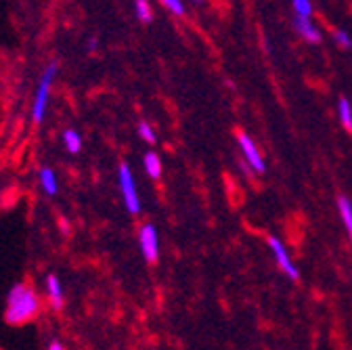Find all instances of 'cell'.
Masks as SVG:
<instances>
[{
  "label": "cell",
  "mask_w": 352,
  "mask_h": 350,
  "mask_svg": "<svg viewBox=\"0 0 352 350\" xmlns=\"http://www.w3.org/2000/svg\"><path fill=\"white\" fill-rule=\"evenodd\" d=\"M139 245H141V252H143L147 262H155L157 260V256H160V237H157V229L151 223L141 227V231H139Z\"/></svg>",
  "instance_id": "obj_4"
},
{
  "label": "cell",
  "mask_w": 352,
  "mask_h": 350,
  "mask_svg": "<svg viewBox=\"0 0 352 350\" xmlns=\"http://www.w3.org/2000/svg\"><path fill=\"white\" fill-rule=\"evenodd\" d=\"M294 30L302 36V40L317 45L321 42V30L313 23V19H304V17H294Z\"/></svg>",
  "instance_id": "obj_8"
},
{
  "label": "cell",
  "mask_w": 352,
  "mask_h": 350,
  "mask_svg": "<svg viewBox=\"0 0 352 350\" xmlns=\"http://www.w3.org/2000/svg\"><path fill=\"white\" fill-rule=\"evenodd\" d=\"M137 133H139V137L145 141V143H149V145H153L155 143V133H153V128H151V124L149 122H145V120H141L139 124H137Z\"/></svg>",
  "instance_id": "obj_16"
},
{
  "label": "cell",
  "mask_w": 352,
  "mask_h": 350,
  "mask_svg": "<svg viewBox=\"0 0 352 350\" xmlns=\"http://www.w3.org/2000/svg\"><path fill=\"white\" fill-rule=\"evenodd\" d=\"M63 145H65V149L69 153H80V149H82V137H80L78 130H74V128L63 130Z\"/></svg>",
  "instance_id": "obj_12"
},
{
  "label": "cell",
  "mask_w": 352,
  "mask_h": 350,
  "mask_svg": "<svg viewBox=\"0 0 352 350\" xmlns=\"http://www.w3.org/2000/svg\"><path fill=\"white\" fill-rule=\"evenodd\" d=\"M267 243H269V248L273 250V256H275V260H277L279 269H281L292 281H298V279H300V271H298V267L294 265V260L289 258L285 245H283L277 237H269Z\"/></svg>",
  "instance_id": "obj_5"
},
{
  "label": "cell",
  "mask_w": 352,
  "mask_h": 350,
  "mask_svg": "<svg viewBox=\"0 0 352 350\" xmlns=\"http://www.w3.org/2000/svg\"><path fill=\"white\" fill-rule=\"evenodd\" d=\"M333 42H336L340 49H344V51H350L352 49V36L346 30H336L333 32Z\"/></svg>",
  "instance_id": "obj_17"
},
{
  "label": "cell",
  "mask_w": 352,
  "mask_h": 350,
  "mask_svg": "<svg viewBox=\"0 0 352 350\" xmlns=\"http://www.w3.org/2000/svg\"><path fill=\"white\" fill-rule=\"evenodd\" d=\"M143 164H145V172L149 174V177H151L153 181L162 179V160H160V155H157L155 151L145 153Z\"/></svg>",
  "instance_id": "obj_10"
},
{
  "label": "cell",
  "mask_w": 352,
  "mask_h": 350,
  "mask_svg": "<svg viewBox=\"0 0 352 350\" xmlns=\"http://www.w3.org/2000/svg\"><path fill=\"white\" fill-rule=\"evenodd\" d=\"M292 7H294L296 17L311 19V15H313V3H311V0H292Z\"/></svg>",
  "instance_id": "obj_15"
},
{
  "label": "cell",
  "mask_w": 352,
  "mask_h": 350,
  "mask_svg": "<svg viewBox=\"0 0 352 350\" xmlns=\"http://www.w3.org/2000/svg\"><path fill=\"white\" fill-rule=\"evenodd\" d=\"M118 185L122 191V199L124 206L130 214H141V197H139V189H137V181H135V174H132L130 166L126 162H122L118 166Z\"/></svg>",
  "instance_id": "obj_3"
},
{
  "label": "cell",
  "mask_w": 352,
  "mask_h": 350,
  "mask_svg": "<svg viewBox=\"0 0 352 350\" xmlns=\"http://www.w3.org/2000/svg\"><path fill=\"white\" fill-rule=\"evenodd\" d=\"M42 311V298L30 283H15L7 294L5 321L9 325H23L34 321Z\"/></svg>",
  "instance_id": "obj_1"
},
{
  "label": "cell",
  "mask_w": 352,
  "mask_h": 350,
  "mask_svg": "<svg viewBox=\"0 0 352 350\" xmlns=\"http://www.w3.org/2000/svg\"><path fill=\"white\" fill-rule=\"evenodd\" d=\"M193 3H204V0H193Z\"/></svg>",
  "instance_id": "obj_21"
},
{
  "label": "cell",
  "mask_w": 352,
  "mask_h": 350,
  "mask_svg": "<svg viewBox=\"0 0 352 350\" xmlns=\"http://www.w3.org/2000/svg\"><path fill=\"white\" fill-rule=\"evenodd\" d=\"M338 210H340V216H342V221L346 225V231L352 239V201L348 197H338Z\"/></svg>",
  "instance_id": "obj_11"
},
{
  "label": "cell",
  "mask_w": 352,
  "mask_h": 350,
  "mask_svg": "<svg viewBox=\"0 0 352 350\" xmlns=\"http://www.w3.org/2000/svg\"><path fill=\"white\" fill-rule=\"evenodd\" d=\"M160 3L176 17H183L185 15V3L183 0H160Z\"/></svg>",
  "instance_id": "obj_18"
},
{
  "label": "cell",
  "mask_w": 352,
  "mask_h": 350,
  "mask_svg": "<svg viewBox=\"0 0 352 350\" xmlns=\"http://www.w3.org/2000/svg\"><path fill=\"white\" fill-rule=\"evenodd\" d=\"M47 350H65V346L59 340H51L49 346H47Z\"/></svg>",
  "instance_id": "obj_19"
},
{
  "label": "cell",
  "mask_w": 352,
  "mask_h": 350,
  "mask_svg": "<svg viewBox=\"0 0 352 350\" xmlns=\"http://www.w3.org/2000/svg\"><path fill=\"white\" fill-rule=\"evenodd\" d=\"M44 287H47V300L51 304L53 311H61L65 304V294H63V283L55 273L47 275V281H44Z\"/></svg>",
  "instance_id": "obj_7"
},
{
  "label": "cell",
  "mask_w": 352,
  "mask_h": 350,
  "mask_svg": "<svg viewBox=\"0 0 352 350\" xmlns=\"http://www.w3.org/2000/svg\"><path fill=\"white\" fill-rule=\"evenodd\" d=\"M338 116H340L342 126L348 130V133H352V105L346 97H342L338 101Z\"/></svg>",
  "instance_id": "obj_13"
},
{
  "label": "cell",
  "mask_w": 352,
  "mask_h": 350,
  "mask_svg": "<svg viewBox=\"0 0 352 350\" xmlns=\"http://www.w3.org/2000/svg\"><path fill=\"white\" fill-rule=\"evenodd\" d=\"M135 15L143 23H151L153 21V11H151L149 0H135Z\"/></svg>",
  "instance_id": "obj_14"
},
{
  "label": "cell",
  "mask_w": 352,
  "mask_h": 350,
  "mask_svg": "<svg viewBox=\"0 0 352 350\" xmlns=\"http://www.w3.org/2000/svg\"><path fill=\"white\" fill-rule=\"evenodd\" d=\"M59 74V63L51 61L47 65V69L42 72L40 82L36 86L34 93V101H32V120L34 124H42L44 118H47V109H49V101H51V91H53V82Z\"/></svg>",
  "instance_id": "obj_2"
},
{
  "label": "cell",
  "mask_w": 352,
  "mask_h": 350,
  "mask_svg": "<svg viewBox=\"0 0 352 350\" xmlns=\"http://www.w3.org/2000/svg\"><path fill=\"white\" fill-rule=\"evenodd\" d=\"M237 143H239V149H241V153H243V157H245L250 170H252V172H264V160H262V155H260L256 143H254L245 133H239V135H237Z\"/></svg>",
  "instance_id": "obj_6"
},
{
  "label": "cell",
  "mask_w": 352,
  "mask_h": 350,
  "mask_svg": "<svg viewBox=\"0 0 352 350\" xmlns=\"http://www.w3.org/2000/svg\"><path fill=\"white\" fill-rule=\"evenodd\" d=\"M97 45H99V40L97 38H91V40H88V51H95Z\"/></svg>",
  "instance_id": "obj_20"
},
{
  "label": "cell",
  "mask_w": 352,
  "mask_h": 350,
  "mask_svg": "<svg viewBox=\"0 0 352 350\" xmlns=\"http://www.w3.org/2000/svg\"><path fill=\"white\" fill-rule=\"evenodd\" d=\"M38 183H40L42 191L47 193L49 197H53V195L59 193V179H57V172H55L53 168H49V166L40 168V172H38Z\"/></svg>",
  "instance_id": "obj_9"
}]
</instances>
